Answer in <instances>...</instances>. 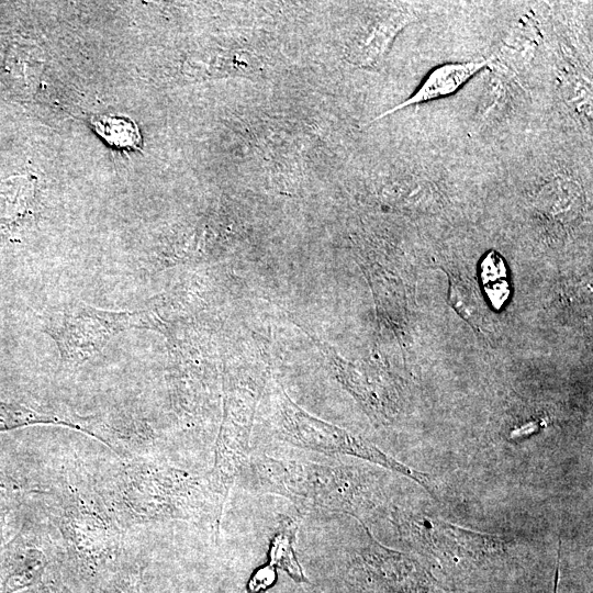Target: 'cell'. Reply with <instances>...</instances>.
Instances as JSON below:
<instances>
[{
    "mask_svg": "<svg viewBox=\"0 0 593 593\" xmlns=\"http://www.w3.org/2000/svg\"><path fill=\"white\" fill-rule=\"evenodd\" d=\"M21 593H35L34 589H31V590H27V591H24V592H21Z\"/></svg>",
    "mask_w": 593,
    "mask_h": 593,
    "instance_id": "21",
    "label": "cell"
},
{
    "mask_svg": "<svg viewBox=\"0 0 593 593\" xmlns=\"http://www.w3.org/2000/svg\"><path fill=\"white\" fill-rule=\"evenodd\" d=\"M144 566L127 559L97 593H142Z\"/></svg>",
    "mask_w": 593,
    "mask_h": 593,
    "instance_id": "16",
    "label": "cell"
},
{
    "mask_svg": "<svg viewBox=\"0 0 593 593\" xmlns=\"http://www.w3.org/2000/svg\"><path fill=\"white\" fill-rule=\"evenodd\" d=\"M360 524L368 539L353 559L349 571L357 593H437L439 583L426 566L383 546Z\"/></svg>",
    "mask_w": 593,
    "mask_h": 593,
    "instance_id": "7",
    "label": "cell"
},
{
    "mask_svg": "<svg viewBox=\"0 0 593 593\" xmlns=\"http://www.w3.org/2000/svg\"><path fill=\"white\" fill-rule=\"evenodd\" d=\"M253 469L262 490L286 497L304 513L359 519L378 504L377 479L365 468L261 457Z\"/></svg>",
    "mask_w": 593,
    "mask_h": 593,
    "instance_id": "3",
    "label": "cell"
},
{
    "mask_svg": "<svg viewBox=\"0 0 593 593\" xmlns=\"http://www.w3.org/2000/svg\"><path fill=\"white\" fill-rule=\"evenodd\" d=\"M35 593H75L63 579V575L53 560L41 582L34 588Z\"/></svg>",
    "mask_w": 593,
    "mask_h": 593,
    "instance_id": "19",
    "label": "cell"
},
{
    "mask_svg": "<svg viewBox=\"0 0 593 593\" xmlns=\"http://www.w3.org/2000/svg\"><path fill=\"white\" fill-rule=\"evenodd\" d=\"M33 425H60L85 433L96 439L100 434L99 416L63 415L34 409L24 403L0 400V432Z\"/></svg>",
    "mask_w": 593,
    "mask_h": 593,
    "instance_id": "11",
    "label": "cell"
},
{
    "mask_svg": "<svg viewBox=\"0 0 593 593\" xmlns=\"http://www.w3.org/2000/svg\"><path fill=\"white\" fill-rule=\"evenodd\" d=\"M298 524L290 517L283 516L271 538L267 566L276 571V568L284 571L298 583H307L309 580L298 561L294 542Z\"/></svg>",
    "mask_w": 593,
    "mask_h": 593,
    "instance_id": "13",
    "label": "cell"
},
{
    "mask_svg": "<svg viewBox=\"0 0 593 593\" xmlns=\"http://www.w3.org/2000/svg\"><path fill=\"white\" fill-rule=\"evenodd\" d=\"M92 128L108 144L119 149H135L142 136L134 121L118 115H94L90 119Z\"/></svg>",
    "mask_w": 593,
    "mask_h": 593,
    "instance_id": "14",
    "label": "cell"
},
{
    "mask_svg": "<svg viewBox=\"0 0 593 593\" xmlns=\"http://www.w3.org/2000/svg\"><path fill=\"white\" fill-rule=\"evenodd\" d=\"M564 88L566 100L578 113L591 119L592 90L588 81L580 79H569Z\"/></svg>",
    "mask_w": 593,
    "mask_h": 593,
    "instance_id": "18",
    "label": "cell"
},
{
    "mask_svg": "<svg viewBox=\"0 0 593 593\" xmlns=\"http://www.w3.org/2000/svg\"><path fill=\"white\" fill-rule=\"evenodd\" d=\"M25 493L21 482L0 467V545L7 541L9 519L22 505Z\"/></svg>",
    "mask_w": 593,
    "mask_h": 593,
    "instance_id": "15",
    "label": "cell"
},
{
    "mask_svg": "<svg viewBox=\"0 0 593 593\" xmlns=\"http://www.w3.org/2000/svg\"><path fill=\"white\" fill-rule=\"evenodd\" d=\"M42 321V331L56 344L60 366L75 370L114 336L137 328V311H109L75 301L47 309Z\"/></svg>",
    "mask_w": 593,
    "mask_h": 593,
    "instance_id": "5",
    "label": "cell"
},
{
    "mask_svg": "<svg viewBox=\"0 0 593 593\" xmlns=\"http://www.w3.org/2000/svg\"><path fill=\"white\" fill-rule=\"evenodd\" d=\"M540 42L537 24L522 16L510 27L497 51L492 54V68L510 77L517 76L533 60Z\"/></svg>",
    "mask_w": 593,
    "mask_h": 593,
    "instance_id": "12",
    "label": "cell"
},
{
    "mask_svg": "<svg viewBox=\"0 0 593 593\" xmlns=\"http://www.w3.org/2000/svg\"><path fill=\"white\" fill-rule=\"evenodd\" d=\"M52 562L35 532L24 524L11 539L0 545V593L34 589Z\"/></svg>",
    "mask_w": 593,
    "mask_h": 593,
    "instance_id": "9",
    "label": "cell"
},
{
    "mask_svg": "<svg viewBox=\"0 0 593 593\" xmlns=\"http://www.w3.org/2000/svg\"><path fill=\"white\" fill-rule=\"evenodd\" d=\"M492 65V57L481 60L446 63L434 68L415 92L395 107L376 116L381 120L404 108L448 97L465 86L475 74Z\"/></svg>",
    "mask_w": 593,
    "mask_h": 593,
    "instance_id": "10",
    "label": "cell"
},
{
    "mask_svg": "<svg viewBox=\"0 0 593 593\" xmlns=\"http://www.w3.org/2000/svg\"><path fill=\"white\" fill-rule=\"evenodd\" d=\"M277 573L267 564L257 569L248 582L249 593H261L268 590L276 581Z\"/></svg>",
    "mask_w": 593,
    "mask_h": 593,
    "instance_id": "20",
    "label": "cell"
},
{
    "mask_svg": "<svg viewBox=\"0 0 593 593\" xmlns=\"http://www.w3.org/2000/svg\"><path fill=\"white\" fill-rule=\"evenodd\" d=\"M277 419L281 436L290 444L331 456L362 459L414 480L435 496L426 473L404 465L360 436L311 416L283 392L278 402Z\"/></svg>",
    "mask_w": 593,
    "mask_h": 593,
    "instance_id": "6",
    "label": "cell"
},
{
    "mask_svg": "<svg viewBox=\"0 0 593 593\" xmlns=\"http://www.w3.org/2000/svg\"><path fill=\"white\" fill-rule=\"evenodd\" d=\"M255 404L256 396L250 389L235 387L228 390L209 478L220 521L231 489L248 458Z\"/></svg>",
    "mask_w": 593,
    "mask_h": 593,
    "instance_id": "8",
    "label": "cell"
},
{
    "mask_svg": "<svg viewBox=\"0 0 593 593\" xmlns=\"http://www.w3.org/2000/svg\"><path fill=\"white\" fill-rule=\"evenodd\" d=\"M473 292L459 280L450 283V301L456 311L468 321L473 327L481 323V311L477 299L472 298Z\"/></svg>",
    "mask_w": 593,
    "mask_h": 593,
    "instance_id": "17",
    "label": "cell"
},
{
    "mask_svg": "<svg viewBox=\"0 0 593 593\" xmlns=\"http://www.w3.org/2000/svg\"><path fill=\"white\" fill-rule=\"evenodd\" d=\"M394 517L403 538L449 579L494 570L508 552L502 537L463 528L432 514L398 511Z\"/></svg>",
    "mask_w": 593,
    "mask_h": 593,
    "instance_id": "4",
    "label": "cell"
},
{
    "mask_svg": "<svg viewBox=\"0 0 593 593\" xmlns=\"http://www.w3.org/2000/svg\"><path fill=\"white\" fill-rule=\"evenodd\" d=\"M122 529L169 521L220 518L209 480L148 456L122 459L96 486Z\"/></svg>",
    "mask_w": 593,
    "mask_h": 593,
    "instance_id": "1",
    "label": "cell"
},
{
    "mask_svg": "<svg viewBox=\"0 0 593 593\" xmlns=\"http://www.w3.org/2000/svg\"><path fill=\"white\" fill-rule=\"evenodd\" d=\"M43 493L47 515L64 544V561H55L63 579L75 593H97L127 560L123 529L97 489L65 482Z\"/></svg>",
    "mask_w": 593,
    "mask_h": 593,
    "instance_id": "2",
    "label": "cell"
}]
</instances>
